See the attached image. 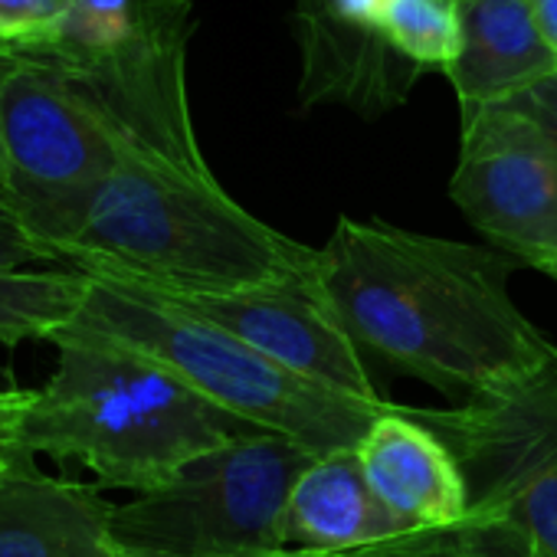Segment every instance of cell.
Returning a JSON list of instances; mask_svg holds the SVG:
<instances>
[{
	"label": "cell",
	"mask_w": 557,
	"mask_h": 557,
	"mask_svg": "<svg viewBox=\"0 0 557 557\" xmlns=\"http://www.w3.org/2000/svg\"><path fill=\"white\" fill-rule=\"evenodd\" d=\"M355 453L371 492L404 531H443L472 511L456 453L420 410L391 404L368 426Z\"/></svg>",
	"instance_id": "11"
},
{
	"label": "cell",
	"mask_w": 557,
	"mask_h": 557,
	"mask_svg": "<svg viewBox=\"0 0 557 557\" xmlns=\"http://www.w3.org/2000/svg\"><path fill=\"white\" fill-rule=\"evenodd\" d=\"M394 4L397 0H296L302 109L342 106L374 122L410 99L423 73L400 60L391 44Z\"/></svg>",
	"instance_id": "9"
},
{
	"label": "cell",
	"mask_w": 557,
	"mask_h": 557,
	"mask_svg": "<svg viewBox=\"0 0 557 557\" xmlns=\"http://www.w3.org/2000/svg\"><path fill=\"white\" fill-rule=\"evenodd\" d=\"M528 4H531V17H534L541 40L557 57V0H528Z\"/></svg>",
	"instance_id": "21"
},
{
	"label": "cell",
	"mask_w": 557,
	"mask_h": 557,
	"mask_svg": "<svg viewBox=\"0 0 557 557\" xmlns=\"http://www.w3.org/2000/svg\"><path fill=\"white\" fill-rule=\"evenodd\" d=\"M338 557H547L515 521L472 508L443 531H400L384 541L342 550Z\"/></svg>",
	"instance_id": "16"
},
{
	"label": "cell",
	"mask_w": 557,
	"mask_h": 557,
	"mask_svg": "<svg viewBox=\"0 0 557 557\" xmlns=\"http://www.w3.org/2000/svg\"><path fill=\"white\" fill-rule=\"evenodd\" d=\"M14 66H17V57L0 50V99H4V86H8ZM0 194H4V135H0Z\"/></svg>",
	"instance_id": "22"
},
{
	"label": "cell",
	"mask_w": 557,
	"mask_h": 557,
	"mask_svg": "<svg viewBox=\"0 0 557 557\" xmlns=\"http://www.w3.org/2000/svg\"><path fill=\"white\" fill-rule=\"evenodd\" d=\"M57 342L145 358L252 430L289 436L315 456L355 449L391 410V400H358L275 368L190 306L112 275L89 272L86 302Z\"/></svg>",
	"instance_id": "4"
},
{
	"label": "cell",
	"mask_w": 557,
	"mask_h": 557,
	"mask_svg": "<svg viewBox=\"0 0 557 557\" xmlns=\"http://www.w3.org/2000/svg\"><path fill=\"white\" fill-rule=\"evenodd\" d=\"M239 557H338V554H322V550H299V547H278V550H262V554H239Z\"/></svg>",
	"instance_id": "23"
},
{
	"label": "cell",
	"mask_w": 557,
	"mask_h": 557,
	"mask_svg": "<svg viewBox=\"0 0 557 557\" xmlns=\"http://www.w3.org/2000/svg\"><path fill=\"white\" fill-rule=\"evenodd\" d=\"M462 47L443 73L459 109L495 106L557 70L528 0H456Z\"/></svg>",
	"instance_id": "13"
},
{
	"label": "cell",
	"mask_w": 557,
	"mask_h": 557,
	"mask_svg": "<svg viewBox=\"0 0 557 557\" xmlns=\"http://www.w3.org/2000/svg\"><path fill=\"white\" fill-rule=\"evenodd\" d=\"M70 0H0V50L27 53L63 21Z\"/></svg>",
	"instance_id": "17"
},
{
	"label": "cell",
	"mask_w": 557,
	"mask_h": 557,
	"mask_svg": "<svg viewBox=\"0 0 557 557\" xmlns=\"http://www.w3.org/2000/svg\"><path fill=\"white\" fill-rule=\"evenodd\" d=\"M57 259L168 296H233L315 269L312 246L236 203L213 171L135 154L89 197Z\"/></svg>",
	"instance_id": "2"
},
{
	"label": "cell",
	"mask_w": 557,
	"mask_h": 557,
	"mask_svg": "<svg viewBox=\"0 0 557 557\" xmlns=\"http://www.w3.org/2000/svg\"><path fill=\"white\" fill-rule=\"evenodd\" d=\"M168 296V293H164ZM203 319L226 329L233 338L249 345L256 355L272 361L309 384L358 397L387 400L374 384L371 364L342 332L332 309L325 306L315 269L293 283L246 289L233 296H171Z\"/></svg>",
	"instance_id": "10"
},
{
	"label": "cell",
	"mask_w": 557,
	"mask_h": 557,
	"mask_svg": "<svg viewBox=\"0 0 557 557\" xmlns=\"http://www.w3.org/2000/svg\"><path fill=\"white\" fill-rule=\"evenodd\" d=\"M89 272L76 265H0V345L57 342L79 315Z\"/></svg>",
	"instance_id": "15"
},
{
	"label": "cell",
	"mask_w": 557,
	"mask_h": 557,
	"mask_svg": "<svg viewBox=\"0 0 557 557\" xmlns=\"http://www.w3.org/2000/svg\"><path fill=\"white\" fill-rule=\"evenodd\" d=\"M0 265H63L21 223V216L14 213L8 194H0Z\"/></svg>",
	"instance_id": "19"
},
{
	"label": "cell",
	"mask_w": 557,
	"mask_h": 557,
	"mask_svg": "<svg viewBox=\"0 0 557 557\" xmlns=\"http://www.w3.org/2000/svg\"><path fill=\"white\" fill-rule=\"evenodd\" d=\"M420 417L456 453L472 508L505 515L557 557V355L511 387Z\"/></svg>",
	"instance_id": "7"
},
{
	"label": "cell",
	"mask_w": 557,
	"mask_h": 557,
	"mask_svg": "<svg viewBox=\"0 0 557 557\" xmlns=\"http://www.w3.org/2000/svg\"><path fill=\"white\" fill-rule=\"evenodd\" d=\"M112 511L96 485L47 475L27 449L0 462V557H125Z\"/></svg>",
	"instance_id": "12"
},
{
	"label": "cell",
	"mask_w": 557,
	"mask_h": 557,
	"mask_svg": "<svg viewBox=\"0 0 557 557\" xmlns=\"http://www.w3.org/2000/svg\"><path fill=\"white\" fill-rule=\"evenodd\" d=\"M57 351L21 443L34 456L89 469L106 488L154 492L194 459L256 433L145 358L92 342H57Z\"/></svg>",
	"instance_id": "3"
},
{
	"label": "cell",
	"mask_w": 557,
	"mask_h": 557,
	"mask_svg": "<svg viewBox=\"0 0 557 557\" xmlns=\"http://www.w3.org/2000/svg\"><path fill=\"white\" fill-rule=\"evenodd\" d=\"M518 265L495 246L338 216L315 286L368 364L475 400L557 355L511 299Z\"/></svg>",
	"instance_id": "1"
},
{
	"label": "cell",
	"mask_w": 557,
	"mask_h": 557,
	"mask_svg": "<svg viewBox=\"0 0 557 557\" xmlns=\"http://www.w3.org/2000/svg\"><path fill=\"white\" fill-rule=\"evenodd\" d=\"M400 531L371 492L355 449L315 456L289 495L286 544L299 550L342 554Z\"/></svg>",
	"instance_id": "14"
},
{
	"label": "cell",
	"mask_w": 557,
	"mask_h": 557,
	"mask_svg": "<svg viewBox=\"0 0 557 557\" xmlns=\"http://www.w3.org/2000/svg\"><path fill=\"white\" fill-rule=\"evenodd\" d=\"M315 453L256 430L184 466L168 485L115 505L125 557H239L286 544V508Z\"/></svg>",
	"instance_id": "5"
},
{
	"label": "cell",
	"mask_w": 557,
	"mask_h": 557,
	"mask_svg": "<svg viewBox=\"0 0 557 557\" xmlns=\"http://www.w3.org/2000/svg\"><path fill=\"white\" fill-rule=\"evenodd\" d=\"M495 109L524 122L547 148L557 151V70L541 76L537 83L524 86L521 92L495 102Z\"/></svg>",
	"instance_id": "18"
},
{
	"label": "cell",
	"mask_w": 557,
	"mask_h": 557,
	"mask_svg": "<svg viewBox=\"0 0 557 557\" xmlns=\"http://www.w3.org/2000/svg\"><path fill=\"white\" fill-rule=\"evenodd\" d=\"M0 135L4 194L34 239L57 256V243L125 161V148L66 73L27 57H17L4 86Z\"/></svg>",
	"instance_id": "6"
},
{
	"label": "cell",
	"mask_w": 557,
	"mask_h": 557,
	"mask_svg": "<svg viewBox=\"0 0 557 557\" xmlns=\"http://www.w3.org/2000/svg\"><path fill=\"white\" fill-rule=\"evenodd\" d=\"M449 200L488 246L557 283V151L524 122L495 106L462 112Z\"/></svg>",
	"instance_id": "8"
},
{
	"label": "cell",
	"mask_w": 557,
	"mask_h": 557,
	"mask_svg": "<svg viewBox=\"0 0 557 557\" xmlns=\"http://www.w3.org/2000/svg\"><path fill=\"white\" fill-rule=\"evenodd\" d=\"M34 391L27 387H4L0 391V462H8L14 453L24 449V417L30 410Z\"/></svg>",
	"instance_id": "20"
}]
</instances>
